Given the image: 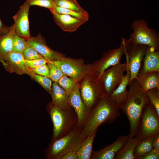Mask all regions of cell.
<instances>
[{"label":"cell","instance_id":"6da1fadb","mask_svg":"<svg viewBox=\"0 0 159 159\" xmlns=\"http://www.w3.org/2000/svg\"><path fill=\"white\" fill-rule=\"evenodd\" d=\"M128 85L127 97L120 106L129 122L130 130L127 135L128 140L135 136L143 110L149 102L145 92L136 79L130 82Z\"/></svg>","mask_w":159,"mask_h":159},{"label":"cell","instance_id":"7a4b0ae2","mask_svg":"<svg viewBox=\"0 0 159 159\" xmlns=\"http://www.w3.org/2000/svg\"><path fill=\"white\" fill-rule=\"evenodd\" d=\"M120 109L109 96L103 97L89 111L81 131V137L84 139L97 131L100 125L112 123L120 115Z\"/></svg>","mask_w":159,"mask_h":159},{"label":"cell","instance_id":"3957f363","mask_svg":"<svg viewBox=\"0 0 159 159\" xmlns=\"http://www.w3.org/2000/svg\"><path fill=\"white\" fill-rule=\"evenodd\" d=\"M81 131L74 129L67 134L52 140L46 152L48 159H60L63 155L72 151H77L84 139L81 136Z\"/></svg>","mask_w":159,"mask_h":159},{"label":"cell","instance_id":"277c9868","mask_svg":"<svg viewBox=\"0 0 159 159\" xmlns=\"http://www.w3.org/2000/svg\"><path fill=\"white\" fill-rule=\"evenodd\" d=\"M131 28L133 32L130 34L129 39L132 42L150 46L155 50H159V33L155 29L150 28L146 20L141 19L135 20Z\"/></svg>","mask_w":159,"mask_h":159},{"label":"cell","instance_id":"5b68a950","mask_svg":"<svg viewBox=\"0 0 159 159\" xmlns=\"http://www.w3.org/2000/svg\"><path fill=\"white\" fill-rule=\"evenodd\" d=\"M53 63L65 75L71 77L77 82L90 74L95 69L92 65L85 64L81 60L64 57Z\"/></svg>","mask_w":159,"mask_h":159},{"label":"cell","instance_id":"8992f818","mask_svg":"<svg viewBox=\"0 0 159 159\" xmlns=\"http://www.w3.org/2000/svg\"><path fill=\"white\" fill-rule=\"evenodd\" d=\"M159 133V116L149 102L142 111L135 136L141 140L154 136Z\"/></svg>","mask_w":159,"mask_h":159},{"label":"cell","instance_id":"52a82bcc","mask_svg":"<svg viewBox=\"0 0 159 159\" xmlns=\"http://www.w3.org/2000/svg\"><path fill=\"white\" fill-rule=\"evenodd\" d=\"M80 88L82 99L90 111L106 95L101 78L98 74L93 80L88 79L85 80Z\"/></svg>","mask_w":159,"mask_h":159},{"label":"cell","instance_id":"ba28073f","mask_svg":"<svg viewBox=\"0 0 159 159\" xmlns=\"http://www.w3.org/2000/svg\"><path fill=\"white\" fill-rule=\"evenodd\" d=\"M148 46L135 44L129 39H127L126 49L125 53L126 63L130 72V82L136 79L142 66Z\"/></svg>","mask_w":159,"mask_h":159},{"label":"cell","instance_id":"9c48e42d","mask_svg":"<svg viewBox=\"0 0 159 159\" xmlns=\"http://www.w3.org/2000/svg\"><path fill=\"white\" fill-rule=\"evenodd\" d=\"M69 110L60 108L52 104L49 113L52 122V140L58 139L65 135L71 125V115Z\"/></svg>","mask_w":159,"mask_h":159},{"label":"cell","instance_id":"30bf717a","mask_svg":"<svg viewBox=\"0 0 159 159\" xmlns=\"http://www.w3.org/2000/svg\"><path fill=\"white\" fill-rule=\"evenodd\" d=\"M126 63L120 62L106 70L101 77L106 95L109 96L121 83L126 71Z\"/></svg>","mask_w":159,"mask_h":159},{"label":"cell","instance_id":"8fae6325","mask_svg":"<svg viewBox=\"0 0 159 159\" xmlns=\"http://www.w3.org/2000/svg\"><path fill=\"white\" fill-rule=\"evenodd\" d=\"M127 39L122 37L119 47L109 49L104 52L103 57L94 67L101 78L104 72L109 67L120 62L123 54L126 49Z\"/></svg>","mask_w":159,"mask_h":159},{"label":"cell","instance_id":"7c38bea8","mask_svg":"<svg viewBox=\"0 0 159 159\" xmlns=\"http://www.w3.org/2000/svg\"><path fill=\"white\" fill-rule=\"evenodd\" d=\"M26 41L27 44L35 49L47 62H53L64 57L61 53L50 48L40 34L35 37H31Z\"/></svg>","mask_w":159,"mask_h":159},{"label":"cell","instance_id":"4fadbf2b","mask_svg":"<svg viewBox=\"0 0 159 159\" xmlns=\"http://www.w3.org/2000/svg\"><path fill=\"white\" fill-rule=\"evenodd\" d=\"M30 6L26 1L13 16L16 33L27 40L30 36L28 15Z\"/></svg>","mask_w":159,"mask_h":159},{"label":"cell","instance_id":"5bb4252c","mask_svg":"<svg viewBox=\"0 0 159 159\" xmlns=\"http://www.w3.org/2000/svg\"><path fill=\"white\" fill-rule=\"evenodd\" d=\"M80 89L79 85L77 83L69 95V104L77 114V124L79 126L84 124L90 111L82 100Z\"/></svg>","mask_w":159,"mask_h":159},{"label":"cell","instance_id":"9a60e30c","mask_svg":"<svg viewBox=\"0 0 159 159\" xmlns=\"http://www.w3.org/2000/svg\"><path fill=\"white\" fill-rule=\"evenodd\" d=\"M6 69L11 72L19 74H27L31 69L25 64V59L21 53L11 52L5 58L0 59Z\"/></svg>","mask_w":159,"mask_h":159},{"label":"cell","instance_id":"2e32d148","mask_svg":"<svg viewBox=\"0 0 159 159\" xmlns=\"http://www.w3.org/2000/svg\"><path fill=\"white\" fill-rule=\"evenodd\" d=\"M128 140L127 136H119L112 144L97 151L92 150L91 159H114L116 153L125 145Z\"/></svg>","mask_w":159,"mask_h":159},{"label":"cell","instance_id":"e0dca14e","mask_svg":"<svg viewBox=\"0 0 159 159\" xmlns=\"http://www.w3.org/2000/svg\"><path fill=\"white\" fill-rule=\"evenodd\" d=\"M56 24L63 31L72 32L87 21L66 14L52 13Z\"/></svg>","mask_w":159,"mask_h":159},{"label":"cell","instance_id":"ac0fdd59","mask_svg":"<svg viewBox=\"0 0 159 159\" xmlns=\"http://www.w3.org/2000/svg\"><path fill=\"white\" fill-rule=\"evenodd\" d=\"M143 61V65L139 72H159V50L148 46Z\"/></svg>","mask_w":159,"mask_h":159},{"label":"cell","instance_id":"d6986e66","mask_svg":"<svg viewBox=\"0 0 159 159\" xmlns=\"http://www.w3.org/2000/svg\"><path fill=\"white\" fill-rule=\"evenodd\" d=\"M127 65L126 73L124 79L117 88L109 96L111 100L119 107L127 95V87L130 80V72L127 63Z\"/></svg>","mask_w":159,"mask_h":159},{"label":"cell","instance_id":"ffe728a7","mask_svg":"<svg viewBox=\"0 0 159 159\" xmlns=\"http://www.w3.org/2000/svg\"><path fill=\"white\" fill-rule=\"evenodd\" d=\"M50 94L52 104L62 109L69 110V95L57 82L53 83Z\"/></svg>","mask_w":159,"mask_h":159},{"label":"cell","instance_id":"44dd1931","mask_svg":"<svg viewBox=\"0 0 159 159\" xmlns=\"http://www.w3.org/2000/svg\"><path fill=\"white\" fill-rule=\"evenodd\" d=\"M136 79L145 92L152 89L159 88V72H139Z\"/></svg>","mask_w":159,"mask_h":159},{"label":"cell","instance_id":"7402d4cb","mask_svg":"<svg viewBox=\"0 0 159 159\" xmlns=\"http://www.w3.org/2000/svg\"><path fill=\"white\" fill-rule=\"evenodd\" d=\"M141 140L137 136L128 139L124 146L116 153L114 159H135L134 151Z\"/></svg>","mask_w":159,"mask_h":159},{"label":"cell","instance_id":"603a6c76","mask_svg":"<svg viewBox=\"0 0 159 159\" xmlns=\"http://www.w3.org/2000/svg\"><path fill=\"white\" fill-rule=\"evenodd\" d=\"M10 27L7 34L0 36V59L5 58L12 52L13 39L15 33L14 24Z\"/></svg>","mask_w":159,"mask_h":159},{"label":"cell","instance_id":"cb8c5ba5","mask_svg":"<svg viewBox=\"0 0 159 159\" xmlns=\"http://www.w3.org/2000/svg\"><path fill=\"white\" fill-rule=\"evenodd\" d=\"M97 131L83 141L80 147L76 151L78 159H90L92 151L93 143Z\"/></svg>","mask_w":159,"mask_h":159},{"label":"cell","instance_id":"d4e9b609","mask_svg":"<svg viewBox=\"0 0 159 159\" xmlns=\"http://www.w3.org/2000/svg\"><path fill=\"white\" fill-rule=\"evenodd\" d=\"M154 136L141 140L135 147L134 154L135 159L143 156L153 149L152 142Z\"/></svg>","mask_w":159,"mask_h":159},{"label":"cell","instance_id":"484cf974","mask_svg":"<svg viewBox=\"0 0 159 159\" xmlns=\"http://www.w3.org/2000/svg\"><path fill=\"white\" fill-rule=\"evenodd\" d=\"M51 12L52 13H54L57 14L69 15L77 19L87 21L89 19V16L87 12H78L56 5L55 6Z\"/></svg>","mask_w":159,"mask_h":159},{"label":"cell","instance_id":"4316f807","mask_svg":"<svg viewBox=\"0 0 159 159\" xmlns=\"http://www.w3.org/2000/svg\"><path fill=\"white\" fill-rule=\"evenodd\" d=\"M56 5L79 12L87 13L76 0H54Z\"/></svg>","mask_w":159,"mask_h":159},{"label":"cell","instance_id":"83f0119b","mask_svg":"<svg viewBox=\"0 0 159 159\" xmlns=\"http://www.w3.org/2000/svg\"><path fill=\"white\" fill-rule=\"evenodd\" d=\"M40 84L49 94L52 90V81L49 77L37 74L31 70L27 74Z\"/></svg>","mask_w":159,"mask_h":159},{"label":"cell","instance_id":"f1b7e54d","mask_svg":"<svg viewBox=\"0 0 159 159\" xmlns=\"http://www.w3.org/2000/svg\"><path fill=\"white\" fill-rule=\"evenodd\" d=\"M145 92L150 102L153 106L159 116V88L152 89Z\"/></svg>","mask_w":159,"mask_h":159},{"label":"cell","instance_id":"f546056e","mask_svg":"<svg viewBox=\"0 0 159 159\" xmlns=\"http://www.w3.org/2000/svg\"><path fill=\"white\" fill-rule=\"evenodd\" d=\"M27 45L26 39L15 33L13 39L12 51L22 53Z\"/></svg>","mask_w":159,"mask_h":159},{"label":"cell","instance_id":"4dcf8cb0","mask_svg":"<svg viewBox=\"0 0 159 159\" xmlns=\"http://www.w3.org/2000/svg\"><path fill=\"white\" fill-rule=\"evenodd\" d=\"M58 82L60 86L69 95L77 83L71 77L65 75L61 77Z\"/></svg>","mask_w":159,"mask_h":159},{"label":"cell","instance_id":"1f68e13d","mask_svg":"<svg viewBox=\"0 0 159 159\" xmlns=\"http://www.w3.org/2000/svg\"><path fill=\"white\" fill-rule=\"evenodd\" d=\"M47 63L49 69V78L54 82H58L64 74L53 62H47Z\"/></svg>","mask_w":159,"mask_h":159},{"label":"cell","instance_id":"d6a6232c","mask_svg":"<svg viewBox=\"0 0 159 159\" xmlns=\"http://www.w3.org/2000/svg\"><path fill=\"white\" fill-rule=\"evenodd\" d=\"M30 6H37L46 8L51 11L56 6L54 0H26Z\"/></svg>","mask_w":159,"mask_h":159},{"label":"cell","instance_id":"836d02e7","mask_svg":"<svg viewBox=\"0 0 159 159\" xmlns=\"http://www.w3.org/2000/svg\"><path fill=\"white\" fill-rule=\"evenodd\" d=\"M22 54L25 60H29L39 59H44L35 49L28 45Z\"/></svg>","mask_w":159,"mask_h":159},{"label":"cell","instance_id":"e575fe53","mask_svg":"<svg viewBox=\"0 0 159 159\" xmlns=\"http://www.w3.org/2000/svg\"><path fill=\"white\" fill-rule=\"evenodd\" d=\"M47 62L44 59H37L32 60L25 59V63L26 67L32 69L41 65L46 64Z\"/></svg>","mask_w":159,"mask_h":159},{"label":"cell","instance_id":"d590c367","mask_svg":"<svg viewBox=\"0 0 159 159\" xmlns=\"http://www.w3.org/2000/svg\"><path fill=\"white\" fill-rule=\"evenodd\" d=\"M34 73L44 77L49 78V69L48 66L46 64H43L32 69Z\"/></svg>","mask_w":159,"mask_h":159},{"label":"cell","instance_id":"8d00e7d4","mask_svg":"<svg viewBox=\"0 0 159 159\" xmlns=\"http://www.w3.org/2000/svg\"><path fill=\"white\" fill-rule=\"evenodd\" d=\"M159 158V149L153 148L148 153L138 159H158Z\"/></svg>","mask_w":159,"mask_h":159},{"label":"cell","instance_id":"74e56055","mask_svg":"<svg viewBox=\"0 0 159 159\" xmlns=\"http://www.w3.org/2000/svg\"><path fill=\"white\" fill-rule=\"evenodd\" d=\"M76 151L70 152L62 156L60 159H78Z\"/></svg>","mask_w":159,"mask_h":159},{"label":"cell","instance_id":"f35d334b","mask_svg":"<svg viewBox=\"0 0 159 159\" xmlns=\"http://www.w3.org/2000/svg\"><path fill=\"white\" fill-rule=\"evenodd\" d=\"M11 27L4 24L0 19V36L7 34L10 31Z\"/></svg>","mask_w":159,"mask_h":159},{"label":"cell","instance_id":"ab89813d","mask_svg":"<svg viewBox=\"0 0 159 159\" xmlns=\"http://www.w3.org/2000/svg\"><path fill=\"white\" fill-rule=\"evenodd\" d=\"M152 146L153 148L159 149V133L154 136Z\"/></svg>","mask_w":159,"mask_h":159}]
</instances>
